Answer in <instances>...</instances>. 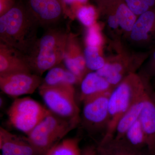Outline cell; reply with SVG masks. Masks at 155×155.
I'll use <instances>...</instances> for the list:
<instances>
[{
	"instance_id": "obj_15",
	"label": "cell",
	"mask_w": 155,
	"mask_h": 155,
	"mask_svg": "<svg viewBox=\"0 0 155 155\" xmlns=\"http://www.w3.org/2000/svg\"><path fill=\"white\" fill-rule=\"evenodd\" d=\"M146 92V90L143 94L136 101L129 110L119 120L114 137L115 139H122L127 130L139 119L144 104Z\"/></svg>"
},
{
	"instance_id": "obj_14",
	"label": "cell",
	"mask_w": 155,
	"mask_h": 155,
	"mask_svg": "<svg viewBox=\"0 0 155 155\" xmlns=\"http://www.w3.org/2000/svg\"><path fill=\"white\" fill-rule=\"evenodd\" d=\"M104 78L97 72L87 73L81 81L80 100L83 102L89 98L110 92L113 89Z\"/></svg>"
},
{
	"instance_id": "obj_3",
	"label": "cell",
	"mask_w": 155,
	"mask_h": 155,
	"mask_svg": "<svg viewBox=\"0 0 155 155\" xmlns=\"http://www.w3.org/2000/svg\"><path fill=\"white\" fill-rule=\"evenodd\" d=\"M79 122L49 113L27 135L39 155L45 153L73 130Z\"/></svg>"
},
{
	"instance_id": "obj_10",
	"label": "cell",
	"mask_w": 155,
	"mask_h": 155,
	"mask_svg": "<svg viewBox=\"0 0 155 155\" xmlns=\"http://www.w3.org/2000/svg\"><path fill=\"white\" fill-rule=\"evenodd\" d=\"M22 72H32L25 55L0 41V76Z\"/></svg>"
},
{
	"instance_id": "obj_2",
	"label": "cell",
	"mask_w": 155,
	"mask_h": 155,
	"mask_svg": "<svg viewBox=\"0 0 155 155\" xmlns=\"http://www.w3.org/2000/svg\"><path fill=\"white\" fill-rule=\"evenodd\" d=\"M68 35L61 28L50 27L38 38L25 55L32 73L41 76L64 60Z\"/></svg>"
},
{
	"instance_id": "obj_5",
	"label": "cell",
	"mask_w": 155,
	"mask_h": 155,
	"mask_svg": "<svg viewBox=\"0 0 155 155\" xmlns=\"http://www.w3.org/2000/svg\"><path fill=\"white\" fill-rule=\"evenodd\" d=\"M38 89L46 107L52 113L64 119L79 122L80 110L75 101L73 85H41Z\"/></svg>"
},
{
	"instance_id": "obj_1",
	"label": "cell",
	"mask_w": 155,
	"mask_h": 155,
	"mask_svg": "<svg viewBox=\"0 0 155 155\" xmlns=\"http://www.w3.org/2000/svg\"><path fill=\"white\" fill-rule=\"evenodd\" d=\"M39 26L25 3L17 1L11 10L0 16V41L26 55L38 39Z\"/></svg>"
},
{
	"instance_id": "obj_16",
	"label": "cell",
	"mask_w": 155,
	"mask_h": 155,
	"mask_svg": "<svg viewBox=\"0 0 155 155\" xmlns=\"http://www.w3.org/2000/svg\"><path fill=\"white\" fill-rule=\"evenodd\" d=\"M60 65L49 70L41 85L49 87L70 84L74 86L80 81L78 78L66 67Z\"/></svg>"
},
{
	"instance_id": "obj_4",
	"label": "cell",
	"mask_w": 155,
	"mask_h": 155,
	"mask_svg": "<svg viewBox=\"0 0 155 155\" xmlns=\"http://www.w3.org/2000/svg\"><path fill=\"white\" fill-rule=\"evenodd\" d=\"M130 82L126 81L120 83L111 91L109 98V124L101 143L114 138L119 120L145 91L143 87Z\"/></svg>"
},
{
	"instance_id": "obj_11",
	"label": "cell",
	"mask_w": 155,
	"mask_h": 155,
	"mask_svg": "<svg viewBox=\"0 0 155 155\" xmlns=\"http://www.w3.org/2000/svg\"><path fill=\"white\" fill-rule=\"evenodd\" d=\"M0 155H39L27 137L11 133L2 127L0 128Z\"/></svg>"
},
{
	"instance_id": "obj_22",
	"label": "cell",
	"mask_w": 155,
	"mask_h": 155,
	"mask_svg": "<svg viewBox=\"0 0 155 155\" xmlns=\"http://www.w3.org/2000/svg\"><path fill=\"white\" fill-rule=\"evenodd\" d=\"M115 15L118 19L119 25L122 28L127 31L132 30L136 19L135 14L129 8L125 2L118 4Z\"/></svg>"
},
{
	"instance_id": "obj_12",
	"label": "cell",
	"mask_w": 155,
	"mask_h": 155,
	"mask_svg": "<svg viewBox=\"0 0 155 155\" xmlns=\"http://www.w3.org/2000/svg\"><path fill=\"white\" fill-rule=\"evenodd\" d=\"M140 120L146 137L149 155H155V95L146 90Z\"/></svg>"
},
{
	"instance_id": "obj_24",
	"label": "cell",
	"mask_w": 155,
	"mask_h": 155,
	"mask_svg": "<svg viewBox=\"0 0 155 155\" xmlns=\"http://www.w3.org/2000/svg\"><path fill=\"white\" fill-rule=\"evenodd\" d=\"M75 11L77 18L83 25L88 27L93 25L96 17V11L93 6L81 5Z\"/></svg>"
},
{
	"instance_id": "obj_26",
	"label": "cell",
	"mask_w": 155,
	"mask_h": 155,
	"mask_svg": "<svg viewBox=\"0 0 155 155\" xmlns=\"http://www.w3.org/2000/svg\"><path fill=\"white\" fill-rule=\"evenodd\" d=\"M125 2L135 15H141L150 9L144 0H125Z\"/></svg>"
},
{
	"instance_id": "obj_29",
	"label": "cell",
	"mask_w": 155,
	"mask_h": 155,
	"mask_svg": "<svg viewBox=\"0 0 155 155\" xmlns=\"http://www.w3.org/2000/svg\"><path fill=\"white\" fill-rule=\"evenodd\" d=\"M108 24L109 26L112 28H116L119 25L118 19L115 14L111 15L108 19Z\"/></svg>"
},
{
	"instance_id": "obj_27",
	"label": "cell",
	"mask_w": 155,
	"mask_h": 155,
	"mask_svg": "<svg viewBox=\"0 0 155 155\" xmlns=\"http://www.w3.org/2000/svg\"><path fill=\"white\" fill-rule=\"evenodd\" d=\"M64 6V14H66L68 6H70L71 10L75 11L79 6L85 5L88 0H61Z\"/></svg>"
},
{
	"instance_id": "obj_8",
	"label": "cell",
	"mask_w": 155,
	"mask_h": 155,
	"mask_svg": "<svg viewBox=\"0 0 155 155\" xmlns=\"http://www.w3.org/2000/svg\"><path fill=\"white\" fill-rule=\"evenodd\" d=\"M41 76L32 72H22L0 76V88L12 97L33 94L42 83Z\"/></svg>"
},
{
	"instance_id": "obj_25",
	"label": "cell",
	"mask_w": 155,
	"mask_h": 155,
	"mask_svg": "<svg viewBox=\"0 0 155 155\" xmlns=\"http://www.w3.org/2000/svg\"><path fill=\"white\" fill-rule=\"evenodd\" d=\"M101 41V38L97 26L93 25L89 27L86 38L87 46L98 47Z\"/></svg>"
},
{
	"instance_id": "obj_18",
	"label": "cell",
	"mask_w": 155,
	"mask_h": 155,
	"mask_svg": "<svg viewBox=\"0 0 155 155\" xmlns=\"http://www.w3.org/2000/svg\"><path fill=\"white\" fill-rule=\"evenodd\" d=\"M155 24V11L150 9L141 14L131 30V38L135 41L146 40Z\"/></svg>"
},
{
	"instance_id": "obj_6",
	"label": "cell",
	"mask_w": 155,
	"mask_h": 155,
	"mask_svg": "<svg viewBox=\"0 0 155 155\" xmlns=\"http://www.w3.org/2000/svg\"><path fill=\"white\" fill-rule=\"evenodd\" d=\"M50 112L35 100L25 97L14 100L7 114L11 125L28 135Z\"/></svg>"
},
{
	"instance_id": "obj_19",
	"label": "cell",
	"mask_w": 155,
	"mask_h": 155,
	"mask_svg": "<svg viewBox=\"0 0 155 155\" xmlns=\"http://www.w3.org/2000/svg\"><path fill=\"white\" fill-rule=\"evenodd\" d=\"M122 139L130 146L137 149L142 150L147 147L146 137L140 119L127 130Z\"/></svg>"
},
{
	"instance_id": "obj_7",
	"label": "cell",
	"mask_w": 155,
	"mask_h": 155,
	"mask_svg": "<svg viewBox=\"0 0 155 155\" xmlns=\"http://www.w3.org/2000/svg\"><path fill=\"white\" fill-rule=\"evenodd\" d=\"M111 92L95 96L82 102L81 122L88 133H105L109 122V98Z\"/></svg>"
},
{
	"instance_id": "obj_21",
	"label": "cell",
	"mask_w": 155,
	"mask_h": 155,
	"mask_svg": "<svg viewBox=\"0 0 155 155\" xmlns=\"http://www.w3.org/2000/svg\"><path fill=\"white\" fill-rule=\"evenodd\" d=\"M123 67L118 64H106L96 71L100 76L104 78L111 86L118 85L122 81Z\"/></svg>"
},
{
	"instance_id": "obj_20",
	"label": "cell",
	"mask_w": 155,
	"mask_h": 155,
	"mask_svg": "<svg viewBox=\"0 0 155 155\" xmlns=\"http://www.w3.org/2000/svg\"><path fill=\"white\" fill-rule=\"evenodd\" d=\"M78 138L65 139L50 148L44 155H81Z\"/></svg>"
},
{
	"instance_id": "obj_13",
	"label": "cell",
	"mask_w": 155,
	"mask_h": 155,
	"mask_svg": "<svg viewBox=\"0 0 155 155\" xmlns=\"http://www.w3.org/2000/svg\"><path fill=\"white\" fill-rule=\"evenodd\" d=\"M63 61L67 69L81 82L87 68L84 56L81 54L79 48L75 43V37L71 33L68 35Z\"/></svg>"
},
{
	"instance_id": "obj_9",
	"label": "cell",
	"mask_w": 155,
	"mask_h": 155,
	"mask_svg": "<svg viewBox=\"0 0 155 155\" xmlns=\"http://www.w3.org/2000/svg\"><path fill=\"white\" fill-rule=\"evenodd\" d=\"M25 4L41 26L57 23L64 14L61 0H26Z\"/></svg>"
},
{
	"instance_id": "obj_28",
	"label": "cell",
	"mask_w": 155,
	"mask_h": 155,
	"mask_svg": "<svg viewBox=\"0 0 155 155\" xmlns=\"http://www.w3.org/2000/svg\"><path fill=\"white\" fill-rule=\"evenodd\" d=\"M16 2V0H0V16L11 10Z\"/></svg>"
},
{
	"instance_id": "obj_31",
	"label": "cell",
	"mask_w": 155,
	"mask_h": 155,
	"mask_svg": "<svg viewBox=\"0 0 155 155\" xmlns=\"http://www.w3.org/2000/svg\"><path fill=\"white\" fill-rule=\"evenodd\" d=\"M98 1H99V2H105V0H98ZM108 1H112V0H107Z\"/></svg>"
},
{
	"instance_id": "obj_30",
	"label": "cell",
	"mask_w": 155,
	"mask_h": 155,
	"mask_svg": "<svg viewBox=\"0 0 155 155\" xmlns=\"http://www.w3.org/2000/svg\"><path fill=\"white\" fill-rule=\"evenodd\" d=\"M81 155H98L97 148H94L92 147H88L84 150L81 152Z\"/></svg>"
},
{
	"instance_id": "obj_23",
	"label": "cell",
	"mask_w": 155,
	"mask_h": 155,
	"mask_svg": "<svg viewBox=\"0 0 155 155\" xmlns=\"http://www.w3.org/2000/svg\"><path fill=\"white\" fill-rule=\"evenodd\" d=\"M84 58L87 69L97 71L105 64L104 59L100 56L97 47L87 46L84 53Z\"/></svg>"
},
{
	"instance_id": "obj_17",
	"label": "cell",
	"mask_w": 155,
	"mask_h": 155,
	"mask_svg": "<svg viewBox=\"0 0 155 155\" xmlns=\"http://www.w3.org/2000/svg\"><path fill=\"white\" fill-rule=\"evenodd\" d=\"M97 150L98 155H146L142 150L132 147L123 140L114 138L100 143Z\"/></svg>"
}]
</instances>
